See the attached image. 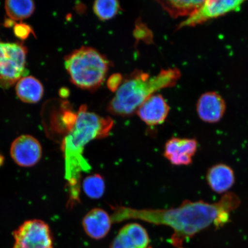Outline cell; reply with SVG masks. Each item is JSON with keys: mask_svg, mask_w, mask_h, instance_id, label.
<instances>
[{"mask_svg": "<svg viewBox=\"0 0 248 248\" xmlns=\"http://www.w3.org/2000/svg\"><path fill=\"white\" fill-rule=\"evenodd\" d=\"M240 198L227 193L216 203L202 200H186L175 208L136 209L125 206L113 207L111 216L113 223L128 219H140L155 225H166L173 229L170 242L176 247L210 227L221 228L230 221L231 214L239 207Z\"/></svg>", "mask_w": 248, "mask_h": 248, "instance_id": "obj_1", "label": "cell"}, {"mask_svg": "<svg viewBox=\"0 0 248 248\" xmlns=\"http://www.w3.org/2000/svg\"><path fill=\"white\" fill-rule=\"evenodd\" d=\"M113 125L110 117L91 112L85 105L79 108L76 124L67 133L63 143L67 175L74 185V199L79 198L80 172H88L91 169L83 156L86 145L94 140L107 138Z\"/></svg>", "mask_w": 248, "mask_h": 248, "instance_id": "obj_2", "label": "cell"}, {"mask_svg": "<svg viewBox=\"0 0 248 248\" xmlns=\"http://www.w3.org/2000/svg\"><path fill=\"white\" fill-rule=\"evenodd\" d=\"M181 76L178 69L162 70L153 77L144 71L135 70L121 83L108 110L115 115L131 116L155 92L174 86Z\"/></svg>", "mask_w": 248, "mask_h": 248, "instance_id": "obj_3", "label": "cell"}, {"mask_svg": "<svg viewBox=\"0 0 248 248\" xmlns=\"http://www.w3.org/2000/svg\"><path fill=\"white\" fill-rule=\"evenodd\" d=\"M64 66L74 85L93 91L104 82L110 62L97 49L83 46L65 57Z\"/></svg>", "mask_w": 248, "mask_h": 248, "instance_id": "obj_4", "label": "cell"}, {"mask_svg": "<svg viewBox=\"0 0 248 248\" xmlns=\"http://www.w3.org/2000/svg\"><path fill=\"white\" fill-rule=\"evenodd\" d=\"M13 248H53L54 238L49 225L43 220H27L13 232Z\"/></svg>", "mask_w": 248, "mask_h": 248, "instance_id": "obj_5", "label": "cell"}, {"mask_svg": "<svg viewBox=\"0 0 248 248\" xmlns=\"http://www.w3.org/2000/svg\"><path fill=\"white\" fill-rule=\"evenodd\" d=\"M27 49L20 43L0 41V79L11 85L24 75Z\"/></svg>", "mask_w": 248, "mask_h": 248, "instance_id": "obj_6", "label": "cell"}, {"mask_svg": "<svg viewBox=\"0 0 248 248\" xmlns=\"http://www.w3.org/2000/svg\"><path fill=\"white\" fill-rule=\"evenodd\" d=\"M10 155L17 166L29 168L36 165L41 160L43 148L38 140L33 136L23 135L12 142Z\"/></svg>", "mask_w": 248, "mask_h": 248, "instance_id": "obj_7", "label": "cell"}, {"mask_svg": "<svg viewBox=\"0 0 248 248\" xmlns=\"http://www.w3.org/2000/svg\"><path fill=\"white\" fill-rule=\"evenodd\" d=\"M244 2L241 0H207L191 15L179 25V29L185 27H192L203 23L206 21L222 16L231 12L238 10Z\"/></svg>", "mask_w": 248, "mask_h": 248, "instance_id": "obj_8", "label": "cell"}, {"mask_svg": "<svg viewBox=\"0 0 248 248\" xmlns=\"http://www.w3.org/2000/svg\"><path fill=\"white\" fill-rule=\"evenodd\" d=\"M198 142L194 139L172 138L164 147V156L175 166H188L197 153Z\"/></svg>", "mask_w": 248, "mask_h": 248, "instance_id": "obj_9", "label": "cell"}, {"mask_svg": "<svg viewBox=\"0 0 248 248\" xmlns=\"http://www.w3.org/2000/svg\"><path fill=\"white\" fill-rule=\"evenodd\" d=\"M149 243L146 229L138 223H131L121 229L110 248H148Z\"/></svg>", "mask_w": 248, "mask_h": 248, "instance_id": "obj_10", "label": "cell"}, {"mask_svg": "<svg viewBox=\"0 0 248 248\" xmlns=\"http://www.w3.org/2000/svg\"><path fill=\"white\" fill-rule=\"evenodd\" d=\"M226 104L224 99L216 92L204 93L197 102L198 115L206 123L218 122L224 116Z\"/></svg>", "mask_w": 248, "mask_h": 248, "instance_id": "obj_11", "label": "cell"}, {"mask_svg": "<svg viewBox=\"0 0 248 248\" xmlns=\"http://www.w3.org/2000/svg\"><path fill=\"white\" fill-rule=\"evenodd\" d=\"M169 105L160 94H154L148 98L136 113L148 125L155 126L162 124L168 116Z\"/></svg>", "mask_w": 248, "mask_h": 248, "instance_id": "obj_12", "label": "cell"}, {"mask_svg": "<svg viewBox=\"0 0 248 248\" xmlns=\"http://www.w3.org/2000/svg\"><path fill=\"white\" fill-rule=\"evenodd\" d=\"M112 221L111 217L103 209L95 208L86 214L82 221L83 229L90 237L101 240L109 232Z\"/></svg>", "mask_w": 248, "mask_h": 248, "instance_id": "obj_13", "label": "cell"}, {"mask_svg": "<svg viewBox=\"0 0 248 248\" xmlns=\"http://www.w3.org/2000/svg\"><path fill=\"white\" fill-rule=\"evenodd\" d=\"M235 175L230 166L219 163L211 167L207 170V184L212 190L217 194L228 193L235 183Z\"/></svg>", "mask_w": 248, "mask_h": 248, "instance_id": "obj_14", "label": "cell"}, {"mask_svg": "<svg viewBox=\"0 0 248 248\" xmlns=\"http://www.w3.org/2000/svg\"><path fill=\"white\" fill-rule=\"evenodd\" d=\"M16 92L20 100L26 103L35 104L41 100L44 89L38 79L29 76L22 77L18 80Z\"/></svg>", "mask_w": 248, "mask_h": 248, "instance_id": "obj_15", "label": "cell"}, {"mask_svg": "<svg viewBox=\"0 0 248 248\" xmlns=\"http://www.w3.org/2000/svg\"><path fill=\"white\" fill-rule=\"evenodd\" d=\"M170 16L177 18L190 17L203 4L204 1H158Z\"/></svg>", "mask_w": 248, "mask_h": 248, "instance_id": "obj_16", "label": "cell"}, {"mask_svg": "<svg viewBox=\"0 0 248 248\" xmlns=\"http://www.w3.org/2000/svg\"><path fill=\"white\" fill-rule=\"evenodd\" d=\"M6 13L10 19L22 20L29 17L35 11V3L30 0H9L5 2Z\"/></svg>", "mask_w": 248, "mask_h": 248, "instance_id": "obj_17", "label": "cell"}, {"mask_svg": "<svg viewBox=\"0 0 248 248\" xmlns=\"http://www.w3.org/2000/svg\"><path fill=\"white\" fill-rule=\"evenodd\" d=\"M83 190L92 199L97 200L103 196L105 183L102 176L98 173L87 176L82 183Z\"/></svg>", "mask_w": 248, "mask_h": 248, "instance_id": "obj_18", "label": "cell"}, {"mask_svg": "<svg viewBox=\"0 0 248 248\" xmlns=\"http://www.w3.org/2000/svg\"><path fill=\"white\" fill-rule=\"evenodd\" d=\"M93 9L97 16L101 20L111 19L119 13L120 5L116 0L96 1L93 5Z\"/></svg>", "mask_w": 248, "mask_h": 248, "instance_id": "obj_19", "label": "cell"}, {"mask_svg": "<svg viewBox=\"0 0 248 248\" xmlns=\"http://www.w3.org/2000/svg\"><path fill=\"white\" fill-rule=\"evenodd\" d=\"M32 32V28L26 24H16L14 27L15 35L21 40L26 39Z\"/></svg>", "mask_w": 248, "mask_h": 248, "instance_id": "obj_20", "label": "cell"}, {"mask_svg": "<svg viewBox=\"0 0 248 248\" xmlns=\"http://www.w3.org/2000/svg\"><path fill=\"white\" fill-rule=\"evenodd\" d=\"M122 82V78L119 74H115L111 76L108 80V88L112 91H116Z\"/></svg>", "mask_w": 248, "mask_h": 248, "instance_id": "obj_21", "label": "cell"}, {"mask_svg": "<svg viewBox=\"0 0 248 248\" xmlns=\"http://www.w3.org/2000/svg\"><path fill=\"white\" fill-rule=\"evenodd\" d=\"M60 95L62 97H66L69 95V91L66 89H62L60 91Z\"/></svg>", "mask_w": 248, "mask_h": 248, "instance_id": "obj_22", "label": "cell"}, {"mask_svg": "<svg viewBox=\"0 0 248 248\" xmlns=\"http://www.w3.org/2000/svg\"><path fill=\"white\" fill-rule=\"evenodd\" d=\"M14 21L10 19V18H9V19H7L5 20V26L11 27L12 26V25H14Z\"/></svg>", "mask_w": 248, "mask_h": 248, "instance_id": "obj_23", "label": "cell"}, {"mask_svg": "<svg viewBox=\"0 0 248 248\" xmlns=\"http://www.w3.org/2000/svg\"><path fill=\"white\" fill-rule=\"evenodd\" d=\"M4 157H3L2 155L0 154V166H2L4 163Z\"/></svg>", "mask_w": 248, "mask_h": 248, "instance_id": "obj_24", "label": "cell"}, {"mask_svg": "<svg viewBox=\"0 0 248 248\" xmlns=\"http://www.w3.org/2000/svg\"><path fill=\"white\" fill-rule=\"evenodd\" d=\"M153 248L150 247V248Z\"/></svg>", "mask_w": 248, "mask_h": 248, "instance_id": "obj_25", "label": "cell"}, {"mask_svg": "<svg viewBox=\"0 0 248 248\" xmlns=\"http://www.w3.org/2000/svg\"></svg>", "mask_w": 248, "mask_h": 248, "instance_id": "obj_26", "label": "cell"}]
</instances>
